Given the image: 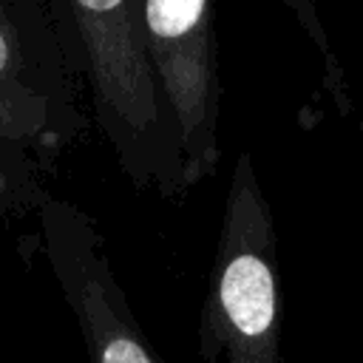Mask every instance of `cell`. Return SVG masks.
<instances>
[{"mask_svg": "<svg viewBox=\"0 0 363 363\" xmlns=\"http://www.w3.org/2000/svg\"><path fill=\"white\" fill-rule=\"evenodd\" d=\"M40 250L74 315L88 363H159L113 275L94 218L65 199L37 210Z\"/></svg>", "mask_w": 363, "mask_h": 363, "instance_id": "cell-5", "label": "cell"}, {"mask_svg": "<svg viewBox=\"0 0 363 363\" xmlns=\"http://www.w3.org/2000/svg\"><path fill=\"white\" fill-rule=\"evenodd\" d=\"M147 54L173 113L187 190L221 159V74L213 0H142Z\"/></svg>", "mask_w": 363, "mask_h": 363, "instance_id": "cell-4", "label": "cell"}, {"mask_svg": "<svg viewBox=\"0 0 363 363\" xmlns=\"http://www.w3.org/2000/svg\"><path fill=\"white\" fill-rule=\"evenodd\" d=\"M85 54L68 0H0V122L37 156L82 130Z\"/></svg>", "mask_w": 363, "mask_h": 363, "instance_id": "cell-3", "label": "cell"}, {"mask_svg": "<svg viewBox=\"0 0 363 363\" xmlns=\"http://www.w3.org/2000/svg\"><path fill=\"white\" fill-rule=\"evenodd\" d=\"M199 340L210 363H281L278 241L247 150L230 173Z\"/></svg>", "mask_w": 363, "mask_h": 363, "instance_id": "cell-2", "label": "cell"}, {"mask_svg": "<svg viewBox=\"0 0 363 363\" xmlns=\"http://www.w3.org/2000/svg\"><path fill=\"white\" fill-rule=\"evenodd\" d=\"M286 6V11L295 17V23L301 26L303 37L309 40V45L318 51L320 62H323V85L332 96V102L337 105V111L343 116H349L354 111V102H352V88L346 82V74L340 68V60L335 54V45L329 40V31L326 26L320 23V14H318V6L315 0H281Z\"/></svg>", "mask_w": 363, "mask_h": 363, "instance_id": "cell-7", "label": "cell"}, {"mask_svg": "<svg viewBox=\"0 0 363 363\" xmlns=\"http://www.w3.org/2000/svg\"><path fill=\"white\" fill-rule=\"evenodd\" d=\"M68 6L94 113L122 173L139 190L182 199L184 153L147 54L142 0H68Z\"/></svg>", "mask_w": 363, "mask_h": 363, "instance_id": "cell-1", "label": "cell"}, {"mask_svg": "<svg viewBox=\"0 0 363 363\" xmlns=\"http://www.w3.org/2000/svg\"><path fill=\"white\" fill-rule=\"evenodd\" d=\"M31 153L26 145H20L0 122V207L9 210H40L48 199L45 187L37 179V167L31 164Z\"/></svg>", "mask_w": 363, "mask_h": 363, "instance_id": "cell-6", "label": "cell"}]
</instances>
